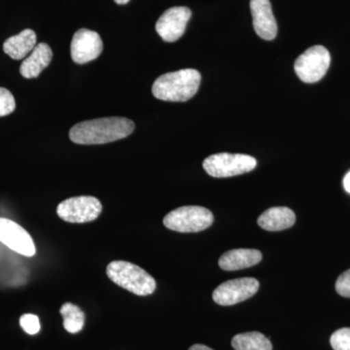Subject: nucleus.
Here are the masks:
<instances>
[{
  "instance_id": "17",
  "label": "nucleus",
  "mask_w": 350,
  "mask_h": 350,
  "mask_svg": "<svg viewBox=\"0 0 350 350\" xmlns=\"http://www.w3.org/2000/svg\"><path fill=\"white\" fill-rule=\"evenodd\" d=\"M232 347L234 350H273L271 340L259 332H248L234 336Z\"/></svg>"
},
{
  "instance_id": "4",
  "label": "nucleus",
  "mask_w": 350,
  "mask_h": 350,
  "mask_svg": "<svg viewBox=\"0 0 350 350\" xmlns=\"http://www.w3.org/2000/svg\"><path fill=\"white\" fill-rule=\"evenodd\" d=\"M213 214L202 206H182L170 211L163 218V225L172 231L198 232L213 225Z\"/></svg>"
},
{
  "instance_id": "14",
  "label": "nucleus",
  "mask_w": 350,
  "mask_h": 350,
  "mask_svg": "<svg viewBox=\"0 0 350 350\" xmlns=\"http://www.w3.org/2000/svg\"><path fill=\"white\" fill-rule=\"evenodd\" d=\"M262 260V253L257 250H232L227 251L219 260V266L224 271H239L259 264Z\"/></svg>"
},
{
  "instance_id": "19",
  "label": "nucleus",
  "mask_w": 350,
  "mask_h": 350,
  "mask_svg": "<svg viewBox=\"0 0 350 350\" xmlns=\"http://www.w3.org/2000/svg\"><path fill=\"white\" fill-rule=\"evenodd\" d=\"M330 342L334 350H350V328H342L331 336Z\"/></svg>"
},
{
  "instance_id": "5",
  "label": "nucleus",
  "mask_w": 350,
  "mask_h": 350,
  "mask_svg": "<svg viewBox=\"0 0 350 350\" xmlns=\"http://www.w3.org/2000/svg\"><path fill=\"white\" fill-rule=\"evenodd\" d=\"M256 159L244 154L219 153L207 157L202 163L204 170L213 177L225 178L247 174L256 167Z\"/></svg>"
},
{
  "instance_id": "23",
  "label": "nucleus",
  "mask_w": 350,
  "mask_h": 350,
  "mask_svg": "<svg viewBox=\"0 0 350 350\" xmlns=\"http://www.w3.org/2000/svg\"><path fill=\"white\" fill-rule=\"evenodd\" d=\"M344 188L347 193L350 194V172L345 175L344 178Z\"/></svg>"
},
{
  "instance_id": "2",
  "label": "nucleus",
  "mask_w": 350,
  "mask_h": 350,
  "mask_svg": "<svg viewBox=\"0 0 350 350\" xmlns=\"http://www.w3.org/2000/svg\"><path fill=\"white\" fill-rule=\"evenodd\" d=\"M202 76L193 68L181 69L160 76L154 82L152 93L158 100L184 103L191 100L199 90Z\"/></svg>"
},
{
  "instance_id": "13",
  "label": "nucleus",
  "mask_w": 350,
  "mask_h": 350,
  "mask_svg": "<svg viewBox=\"0 0 350 350\" xmlns=\"http://www.w3.org/2000/svg\"><path fill=\"white\" fill-rule=\"evenodd\" d=\"M52 59L53 52L50 46L46 43H39L21 64V75L27 79L38 77L44 69L49 66Z\"/></svg>"
},
{
  "instance_id": "12",
  "label": "nucleus",
  "mask_w": 350,
  "mask_h": 350,
  "mask_svg": "<svg viewBox=\"0 0 350 350\" xmlns=\"http://www.w3.org/2000/svg\"><path fill=\"white\" fill-rule=\"evenodd\" d=\"M253 27L255 32L265 40H273L278 34V24L269 0H251Z\"/></svg>"
},
{
  "instance_id": "18",
  "label": "nucleus",
  "mask_w": 350,
  "mask_h": 350,
  "mask_svg": "<svg viewBox=\"0 0 350 350\" xmlns=\"http://www.w3.org/2000/svg\"><path fill=\"white\" fill-rule=\"evenodd\" d=\"M64 317V327L68 333L77 334L84 328L85 314L81 308L71 303L64 304L59 310Z\"/></svg>"
},
{
  "instance_id": "10",
  "label": "nucleus",
  "mask_w": 350,
  "mask_h": 350,
  "mask_svg": "<svg viewBox=\"0 0 350 350\" xmlns=\"http://www.w3.org/2000/svg\"><path fill=\"white\" fill-rule=\"evenodd\" d=\"M192 12L185 6L167 9L159 18L156 31L165 42H174L183 36Z\"/></svg>"
},
{
  "instance_id": "16",
  "label": "nucleus",
  "mask_w": 350,
  "mask_h": 350,
  "mask_svg": "<svg viewBox=\"0 0 350 350\" xmlns=\"http://www.w3.org/2000/svg\"><path fill=\"white\" fill-rule=\"evenodd\" d=\"M36 32L32 29H25L17 36L7 39L3 44L4 52L13 59H25L36 48Z\"/></svg>"
},
{
  "instance_id": "8",
  "label": "nucleus",
  "mask_w": 350,
  "mask_h": 350,
  "mask_svg": "<svg viewBox=\"0 0 350 350\" xmlns=\"http://www.w3.org/2000/svg\"><path fill=\"white\" fill-rule=\"evenodd\" d=\"M256 278H243L228 280L214 290L213 301L219 306H234L248 300L259 290Z\"/></svg>"
},
{
  "instance_id": "11",
  "label": "nucleus",
  "mask_w": 350,
  "mask_h": 350,
  "mask_svg": "<svg viewBox=\"0 0 350 350\" xmlns=\"http://www.w3.org/2000/svg\"><path fill=\"white\" fill-rule=\"evenodd\" d=\"M103 44L100 34L87 29L75 32L71 41L70 53L73 62L84 64L98 59L103 53Z\"/></svg>"
},
{
  "instance_id": "25",
  "label": "nucleus",
  "mask_w": 350,
  "mask_h": 350,
  "mask_svg": "<svg viewBox=\"0 0 350 350\" xmlns=\"http://www.w3.org/2000/svg\"><path fill=\"white\" fill-rule=\"evenodd\" d=\"M114 1L116 2L117 4H119V5H125V4L129 3L131 0H114Z\"/></svg>"
},
{
  "instance_id": "15",
  "label": "nucleus",
  "mask_w": 350,
  "mask_h": 350,
  "mask_svg": "<svg viewBox=\"0 0 350 350\" xmlns=\"http://www.w3.org/2000/svg\"><path fill=\"white\" fill-rule=\"evenodd\" d=\"M296 222L293 211L284 206L271 207L258 218V224L269 232L282 231L291 228Z\"/></svg>"
},
{
  "instance_id": "9",
  "label": "nucleus",
  "mask_w": 350,
  "mask_h": 350,
  "mask_svg": "<svg viewBox=\"0 0 350 350\" xmlns=\"http://www.w3.org/2000/svg\"><path fill=\"white\" fill-rule=\"evenodd\" d=\"M0 241L23 256L36 255V248L31 234L10 219L0 217Z\"/></svg>"
},
{
  "instance_id": "22",
  "label": "nucleus",
  "mask_w": 350,
  "mask_h": 350,
  "mask_svg": "<svg viewBox=\"0 0 350 350\" xmlns=\"http://www.w3.org/2000/svg\"><path fill=\"white\" fill-rule=\"evenodd\" d=\"M336 290L340 296L350 298V269L338 276L336 282Z\"/></svg>"
},
{
  "instance_id": "7",
  "label": "nucleus",
  "mask_w": 350,
  "mask_h": 350,
  "mask_svg": "<svg viewBox=\"0 0 350 350\" xmlns=\"http://www.w3.org/2000/svg\"><path fill=\"white\" fill-rule=\"evenodd\" d=\"M103 211L100 200L92 196H80L64 200L57 207L59 218L68 223H87L96 220Z\"/></svg>"
},
{
  "instance_id": "3",
  "label": "nucleus",
  "mask_w": 350,
  "mask_h": 350,
  "mask_svg": "<svg viewBox=\"0 0 350 350\" xmlns=\"http://www.w3.org/2000/svg\"><path fill=\"white\" fill-rule=\"evenodd\" d=\"M107 275L113 282L137 296H148L155 292L153 276L133 262L113 261L108 264Z\"/></svg>"
},
{
  "instance_id": "1",
  "label": "nucleus",
  "mask_w": 350,
  "mask_h": 350,
  "mask_svg": "<svg viewBox=\"0 0 350 350\" xmlns=\"http://www.w3.org/2000/svg\"><path fill=\"white\" fill-rule=\"evenodd\" d=\"M133 130L135 123L131 120L108 117L76 124L69 131V137L77 144H105L129 137Z\"/></svg>"
},
{
  "instance_id": "24",
  "label": "nucleus",
  "mask_w": 350,
  "mask_h": 350,
  "mask_svg": "<svg viewBox=\"0 0 350 350\" xmlns=\"http://www.w3.org/2000/svg\"><path fill=\"white\" fill-rule=\"evenodd\" d=\"M189 350H213L211 349V347H206V345H194L190 347Z\"/></svg>"
},
{
  "instance_id": "20",
  "label": "nucleus",
  "mask_w": 350,
  "mask_h": 350,
  "mask_svg": "<svg viewBox=\"0 0 350 350\" xmlns=\"http://www.w3.org/2000/svg\"><path fill=\"white\" fill-rule=\"evenodd\" d=\"M15 108L16 101L13 94L5 88L0 87V117L11 114Z\"/></svg>"
},
{
  "instance_id": "21",
  "label": "nucleus",
  "mask_w": 350,
  "mask_h": 350,
  "mask_svg": "<svg viewBox=\"0 0 350 350\" xmlns=\"http://www.w3.org/2000/svg\"><path fill=\"white\" fill-rule=\"evenodd\" d=\"M20 325L29 335H36L40 331V322L36 315L27 313L20 319Z\"/></svg>"
},
{
  "instance_id": "6",
  "label": "nucleus",
  "mask_w": 350,
  "mask_h": 350,
  "mask_svg": "<svg viewBox=\"0 0 350 350\" xmlns=\"http://www.w3.org/2000/svg\"><path fill=\"white\" fill-rule=\"evenodd\" d=\"M330 63V53L324 46H312L296 59L295 72L301 81L312 84L325 76Z\"/></svg>"
}]
</instances>
